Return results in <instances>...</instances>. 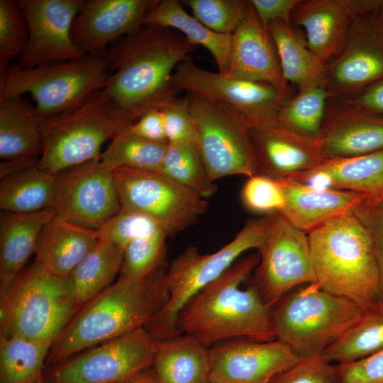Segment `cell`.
Returning <instances> with one entry per match:
<instances>
[{
	"label": "cell",
	"instance_id": "cell-1",
	"mask_svg": "<svg viewBox=\"0 0 383 383\" xmlns=\"http://www.w3.org/2000/svg\"><path fill=\"white\" fill-rule=\"evenodd\" d=\"M195 48L173 29L143 25L106 52L103 58L111 74L104 89L136 121L177 96L172 74Z\"/></svg>",
	"mask_w": 383,
	"mask_h": 383
},
{
	"label": "cell",
	"instance_id": "cell-2",
	"mask_svg": "<svg viewBox=\"0 0 383 383\" xmlns=\"http://www.w3.org/2000/svg\"><path fill=\"white\" fill-rule=\"evenodd\" d=\"M259 262L258 252L240 257L194 296L177 316L179 334L191 335L207 348L235 338L276 340L272 306L250 279Z\"/></svg>",
	"mask_w": 383,
	"mask_h": 383
},
{
	"label": "cell",
	"instance_id": "cell-3",
	"mask_svg": "<svg viewBox=\"0 0 383 383\" xmlns=\"http://www.w3.org/2000/svg\"><path fill=\"white\" fill-rule=\"evenodd\" d=\"M168 264L138 279L120 277L82 306L53 343L50 364L145 328L168 299L165 276Z\"/></svg>",
	"mask_w": 383,
	"mask_h": 383
},
{
	"label": "cell",
	"instance_id": "cell-4",
	"mask_svg": "<svg viewBox=\"0 0 383 383\" xmlns=\"http://www.w3.org/2000/svg\"><path fill=\"white\" fill-rule=\"evenodd\" d=\"M316 284L367 310L377 306L379 267L372 236L353 214L332 218L308 233Z\"/></svg>",
	"mask_w": 383,
	"mask_h": 383
},
{
	"label": "cell",
	"instance_id": "cell-5",
	"mask_svg": "<svg viewBox=\"0 0 383 383\" xmlns=\"http://www.w3.org/2000/svg\"><path fill=\"white\" fill-rule=\"evenodd\" d=\"M134 122L102 89L68 111L40 118L39 166L57 174L95 160L106 140Z\"/></svg>",
	"mask_w": 383,
	"mask_h": 383
},
{
	"label": "cell",
	"instance_id": "cell-6",
	"mask_svg": "<svg viewBox=\"0 0 383 383\" xmlns=\"http://www.w3.org/2000/svg\"><path fill=\"white\" fill-rule=\"evenodd\" d=\"M0 296V337L53 345L79 309L67 278L50 273L35 261Z\"/></svg>",
	"mask_w": 383,
	"mask_h": 383
},
{
	"label": "cell",
	"instance_id": "cell-7",
	"mask_svg": "<svg viewBox=\"0 0 383 383\" xmlns=\"http://www.w3.org/2000/svg\"><path fill=\"white\" fill-rule=\"evenodd\" d=\"M365 311L322 290L316 283L309 284L292 290L272 306L275 337L300 359L320 357L362 318Z\"/></svg>",
	"mask_w": 383,
	"mask_h": 383
},
{
	"label": "cell",
	"instance_id": "cell-8",
	"mask_svg": "<svg viewBox=\"0 0 383 383\" xmlns=\"http://www.w3.org/2000/svg\"><path fill=\"white\" fill-rule=\"evenodd\" d=\"M266 216L246 221L233 239L217 251L201 254L190 246L168 264L165 285L168 299L145 326L156 341L177 336V318L185 304L198 292L225 272L248 250H258L267 231Z\"/></svg>",
	"mask_w": 383,
	"mask_h": 383
},
{
	"label": "cell",
	"instance_id": "cell-9",
	"mask_svg": "<svg viewBox=\"0 0 383 383\" xmlns=\"http://www.w3.org/2000/svg\"><path fill=\"white\" fill-rule=\"evenodd\" d=\"M106 61L90 55L30 69L16 63L0 75V98L30 94L40 118L68 111L104 89L110 76Z\"/></svg>",
	"mask_w": 383,
	"mask_h": 383
},
{
	"label": "cell",
	"instance_id": "cell-10",
	"mask_svg": "<svg viewBox=\"0 0 383 383\" xmlns=\"http://www.w3.org/2000/svg\"><path fill=\"white\" fill-rule=\"evenodd\" d=\"M194 140L212 182L257 174L253 147L242 116L233 107L189 94Z\"/></svg>",
	"mask_w": 383,
	"mask_h": 383
},
{
	"label": "cell",
	"instance_id": "cell-11",
	"mask_svg": "<svg viewBox=\"0 0 383 383\" xmlns=\"http://www.w3.org/2000/svg\"><path fill=\"white\" fill-rule=\"evenodd\" d=\"M121 208L155 221L172 236L195 224L207 211L206 199L154 171L113 170Z\"/></svg>",
	"mask_w": 383,
	"mask_h": 383
},
{
	"label": "cell",
	"instance_id": "cell-12",
	"mask_svg": "<svg viewBox=\"0 0 383 383\" xmlns=\"http://www.w3.org/2000/svg\"><path fill=\"white\" fill-rule=\"evenodd\" d=\"M267 231L258 248L260 262L250 279L263 301L273 306L302 284L316 283L308 234L279 212L266 214Z\"/></svg>",
	"mask_w": 383,
	"mask_h": 383
},
{
	"label": "cell",
	"instance_id": "cell-13",
	"mask_svg": "<svg viewBox=\"0 0 383 383\" xmlns=\"http://www.w3.org/2000/svg\"><path fill=\"white\" fill-rule=\"evenodd\" d=\"M157 341L145 328L55 365L50 383H125L152 367Z\"/></svg>",
	"mask_w": 383,
	"mask_h": 383
},
{
	"label": "cell",
	"instance_id": "cell-14",
	"mask_svg": "<svg viewBox=\"0 0 383 383\" xmlns=\"http://www.w3.org/2000/svg\"><path fill=\"white\" fill-rule=\"evenodd\" d=\"M56 215L98 231L121 209L113 171L99 157L56 174Z\"/></svg>",
	"mask_w": 383,
	"mask_h": 383
},
{
	"label": "cell",
	"instance_id": "cell-15",
	"mask_svg": "<svg viewBox=\"0 0 383 383\" xmlns=\"http://www.w3.org/2000/svg\"><path fill=\"white\" fill-rule=\"evenodd\" d=\"M381 10L358 16L342 51L326 65L325 85L331 98H353L383 80Z\"/></svg>",
	"mask_w": 383,
	"mask_h": 383
},
{
	"label": "cell",
	"instance_id": "cell-16",
	"mask_svg": "<svg viewBox=\"0 0 383 383\" xmlns=\"http://www.w3.org/2000/svg\"><path fill=\"white\" fill-rule=\"evenodd\" d=\"M28 40L16 64L22 68L79 60L87 55L73 42V21L85 0H18Z\"/></svg>",
	"mask_w": 383,
	"mask_h": 383
},
{
	"label": "cell",
	"instance_id": "cell-17",
	"mask_svg": "<svg viewBox=\"0 0 383 383\" xmlns=\"http://www.w3.org/2000/svg\"><path fill=\"white\" fill-rule=\"evenodd\" d=\"M172 83L179 91L228 105L245 118L276 116L292 96L291 89L282 91L268 83L225 77L204 70L189 59L176 67Z\"/></svg>",
	"mask_w": 383,
	"mask_h": 383
},
{
	"label": "cell",
	"instance_id": "cell-18",
	"mask_svg": "<svg viewBox=\"0 0 383 383\" xmlns=\"http://www.w3.org/2000/svg\"><path fill=\"white\" fill-rule=\"evenodd\" d=\"M242 117L253 147L257 174L286 180L311 171L326 160L317 138L287 128L275 116Z\"/></svg>",
	"mask_w": 383,
	"mask_h": 383
},
{
	"label": "cell",
	"instance_id": "cell-19",
	"mask_svg": "<svg viewBox=\"0 0 383 383\" xmlns=\"http://www.w3.org/2000/svg\"><path fill=\"white\" fill-rule=\"evenodd\" d=\"M382 7L383 0H301L291 24L304 30L308 48L326 66L342 51L355 19Z\"/></svg>",
	"mask_w": 383,
	"mask_h": 383
},
{
	"label": "cell",
	"instance_id": "cell-20",
	"mask_svg": "<svg viewBox=\"0 0 383 383\" xmlns=\"http://www.w3.org/2000/svg\"><path fill=\"white\" fill-rule=\"evenodd\" d=\"M210 357L211 382L215 383H268L276 374L300 360L277 339L226 340L210 348Z\"/></svg>",
	"mask_w": 383,
	"mask_h": 383
},
{
	"label": "cell",
	"instance_id": "cell-21",
	"mask_svg": "<svg viewBox=\"0 0 383 383\" xmlns=\"http://www.w3.org/2000/svg\"><path fill=\"white\" fill-rule=\"evenodd\" d=\"M157 0H87L71 29L73 42L87 55L102 58L109 45L142 26Z\"/></svg>",
	"mask_w": 383,
	"mask_h": 383
},
{
	"label": "cell",
	"instance_id": "cell-22",
	"mask_svg": "<svg viewBox=\"0 0 383 383\" xmlns=\"http://www.w3.org/2000/svg\"><path fill=\"white\" fill-rule=\"evenodd\" d=\"M317 140L325 160L383 150V115L330 97Z\"/></svg>",
	"mask_w": 383,
	"mask_h": 383
},
{
	"label": "cell",
	"instance_id": "cell-23",
	"mask_svg": "<svg viewBox=\"0 0 383 383\" xmlns=\"http://www.w3.org/2000/svg\"><path fill=\"white\" fill-rule=\"evenodd\" d=\"M231 36L227 72L223 76L262 82L282 91L290 90L267 28L260 22L250 1Z\"/></svg>",
	"mask_w": 383,
	"mask_h": 383
},
{
	"label": "cell",
	"instance_id": "cell-24",
	"mask_svg": "<svg viewBox=\"0 0 383 383\" xmlns=\"http://www.w3.org/2000/svg\"><path fill=\"white\" fill-rule=\"evenodd\" d=\"M284 195V206L278 211L295 228L309 233L325 222L353 213L367 197L347 190H316L286 180H278Z\"/></svg>",
	"mask_w": 383,
	"mask_h": 383
},
{
	"label": "cell",
	"instance_id": "cell-25",
	"mask_svg": "<svg viewBox=\"0 0 383 383\" xmlns=\"http://www.w3.org/2000/svg\"><path fill=\"white\" fill-rule=\"evenodd\" d=\"M99 240L97 231L57 215L43 226L35 250V262L50 273L68 278Z\"/></svg>",
	"mask_w": 383,
	"mask_h": 383
},
{
	"label": "cell",
	"instance_id": "cell-26",
	"mask_svg": "<svg viewBox=\"0 0 383 383\" xmlns=\"http://www.w3.org/2000/svg\"><path fill=\"white\" fill-rule=\"evenodd\" d=\"M56 212L53 207L28 213L2 211L0 216V296L35 253L43 226Z\"/></svg>",
	"mask_w": 383,
	"mask_h": 383
},
{
	"label": "cell",
	"instance_id": "cell-27",
	"mask_svg": "<svg viewBox=\"0 0 383 383\" xmlns=\"http://www.w3.org/2000/svg\"><path fill=\"white\" fill-rule=\"evenodd\" d=\"M152 367L160 383H209L210 348L187 334L157 341Z\"/></svg>",
	"mask_w": 383,
	"mask_h": 383
},
{
	"label": "cell",
	"instance_id": "cell-28",
	"mask_svg": "<svg viewBox=\"0 0 383 383\" xmlns=\"http://www.w3.org/2000/svg\"><path fill=\"white\" fill-rule=\"evenodd\" d=\"M40 117L21 97L0 98V157H40Z\"/></svg>",
	"mask_w": 383,
	"mask_h": 383
},
{
	"label": "cell",
	"instance_id": "cell-29",
	"mask_svg": "<svg viewBox=\"0 0 383 383\" xmlns=\"http://www.w3.org/2000/svg\"><path fill=\"white\" fill-rule=\"evenodd\" d=\"M143 25L156 26L180 32L191 43L201 45L213 56L218 73L226 75L231 51V35L209 29L187 13L177 0H161L146 15Z\"/></svg>",
	"mask_w": 383,
	"mask_h": 383
},
{
	"label": "cell",
	"instance_id": "cell-30",
	"mask_svg": "<svg viewBox=\"0 0 383 383\" xmlns=\"http://www.w3.org/2000/svg\"><path fill=\"white\" fill-rule=\"evenodd\" d=\"M267 28L287 83L294 84L299 91L325 85L326 66L309 50L306 40L295 32L292 24L274 21Z\"/></svg>",
	"mask_w": 383,
	"mask_h": 383
},
{
	"label": "cell",
	"instance_id": "cell-31",
	"mask_svg": "<svg viewBox=\"0 0 383 383\" xmlns=\"http://www.w3.org/2000/svg\"><path fill=\"white\" fill-rule=\"evenodd\" d=\"M123 250L111 241L99 240L67 278L69 287L80 309L114 282L120 273Z\"/></svg>",
	"mask_w": 383,
	"mask_h": 383
},
{
	"label": "cell",
	"instance_id": "cell-32",
	"mask_svg": "<svg viewBox=\"0 0 383 383\" xmlns=\"http://www.w3.org/2000/svg\"><path fill=\"white\" fill-rule=\"evenodd\" d=\"M56 174L39 164L1 178L0 208L2 211L28 213L52 207Z\"/></svg>",
	"mask_w": 383,
	"mask_h": 383
},
{
	"label": "cell",
	"instance_id": "cell-33",
	"mask_svg": "<svg viewBox=\"0 0 383 383\" xmlns=\"http://www.w3.org/2000/svg\"><path fill=\"white\" fill-rule=\"evenodd\" d=\"M328 177L333 189L383 198V150L351 157L327 159L313 169Z\"/></svg>",
	"mask_w": 383,
	"mask_h": 383
},
{
	"label": "cell",
	"instance_id": "cell-34",
	"mask_svg": "<svg viewBox=\"0 0 383 383\" xmlns=\"http://www.w3.org/2000/svg\"><path fill=\"white\" fill-rule=\"evenodd\" d=\"M50 343L22 337H0V383H35L43 379V369Z\"/></svg>",
	"mask_w": 383,
	"mask_h": 383
},
{
	"label": "cell",
	"instance_id": "cell-35",
	"mask_svg": "<svg viewBox=\"0 0 383 383\" xmlns=\"http://www.w3.org/2000/svg\"><path fill=\"white\" fill-rule=\"evenodd\" d=\"M383 350V309H367L362 318L322 353L328 362L348 363Z\"/></svg>",
	"mask_w": 383,
	"mask_h": 383
},
{
	"label": "cell",
	"instance_id": "cell-36",
	"mask_svg": "<svg viewBox=\"0 0 383 383\" xmlns=\"http://www.w3.org/2000/svg\"><path fill=\"white\" fill-rule=\"evenodd\" d=\"M158 172L205 199L217 191L195 140L168 143Z\"/></svg>",
	"mask_w": 383,
	"mask_h": 383
},
{
	"label": "cell",
	"instance_id": "cell-37",
	"mask_svg": "<svg viewBox=\"0 0 383 383\" xmlns=\"http://www.w3.org/2000/svg\"><path fill=\"white\" fill-rule=\"evenodd\" d=\"M167 145L135 135L126 127L111 139L99 160L113 171L128 168L158 172Z\"/></svg>",
	"mask_w": 383,
	"mask_h": 383
},
{
	"label": "cell",
	"instance_id": "cell-38",
	"mask_svg": "<svg viewBox=\"0 0 383 383\" xmlns=\"http://www.w3.org/2000/svg\"><path fill=\"white\" fill-rule=\"evenodd\" d=\"M331 97L325 85H318L287 98L276 113L277 120L301 135L317 138Z\"/></svg>",
	"mask_w": 383,
	"mask_h": 383
},
{
	"label": "cell",
	"instance_id": "cell-39",
	"mask_svg": "<svg viewBox=\"0 0 383 383\" xmlns=\"http://www.w3.org/2000/svg\"><path fill=\"white\" fill-rule=\"evenodd\" d=\"M167 237L165 231H160L131 241L123 251L120 277L142 278L167 265Z\"/></svg>",
	"mask_w": 383,
	"mask_h": 383
},
{
	"label": "cell",
	"instance_id": "cell-40",
	"mask_svg": "<svg viewBox=\"0 0 383 383\" xmlns=\"http://www.w3.org/2000/svg\"><path fill=\"white\" fill-rule=\"evenodd\" d=\"M28 40L26 18L18 1L0 0V75L24 52Z\"/></svg>",
	"mask_w": 383,
	"mask_h": 383
},
{
	"label": "cell",
	"instance_id": "cell-41",
	"mask_svg": "<svg viewBox=\"0 0 383 383\" xmlns=\"http://www.w3.org/2000/svg\"><path fill=\"white\" fill-rule=\"evenodd\" d=\"M193 16L212 31L232 35L242 21L249 1L185 0Z\"/></svg>",
	"mask_w": 383,
	"mask_h": 383
},
{
	"label": "cell",
	"instance_id": "cell-42",
	"mask_svg": "<svg viewBox=\"0 0 383 383\" xmlns=\"http://www.w3.org/2000/svg\"><path fill=\"white\" fill-rule=\"evenodd\" d=\"M165 231L152 219L123 208L98 231L106 238L123 250L133 240Z\"/></svg>",
	"mask_w": 383,
	"mask_h": 383
},
{
	"label": "cell",
	"instance_id": "cell-43",
	"mask_svg": "<svg viewBox=\"0 0 383 383\" xmlns=\"http://www.w3.org/2000/svg\"><path fill=\"white\" fill-rule=\"evenodd\" d=\"M241 199L250 211L266 214L279 211L285 203L280 182L261 174L248 177L242 189Z\"/></svg>",
	"mask_w": 383,
	"mask_h": 383
},
{
	"label": "cell",
	"instance_id": "cell-44",
	"mask_svg": "<svg viewBox=\"0 0 383 383\" xmlns=\"http://www.w3.org/2000/svg\"><path fill=\"white\" fill-rule=\"evenodd\" d=\"M353 213L366 227L374 242L379 274L377 306L383 309V198H367Z\"/></svg>",
	"mask_w": 383,
	"mask_h": 383
},
{
	"label": "cell",
	"instance_id": "cell-45",
	"mask_svg": "<svg viewBox=\"0 0 383 383\" xmlns=\"http://www.w3.org/2000/svg\"><path fill=\"white\" fill-rule=\"evenodd\" d=\"M268 383H336L333 365L322 356L300 359L276 374Z\"/></svg>",
	"mask_w": 383,
	"mask_h": 383
},
{
	"label": "cell",
	"instance_id": "cell-46",
	"mask_svg": "<svg viewBox=\"0 0 383 383\" xmlns=\"http://www.w3.org/2000/svg\"><path fill=\"white\" fill-rule=\"evenodd\" d=\"M160 109L169 143L194 140V131L187 97L182 99L176 96Z\"/></svg>",
	"mask_w": 383,
	"mask_h": 383
},
{
	"label": "cell",
	"instance_id": "cell-47",
	"mask_svg": "<svg viewBox=\"0 0 383 383\" xmlns=\"http://www.w3.org/2000/svg\"><path fill=\"white\" fill-rule=\"evenodd\" d=\"M333 368L336 383H383V350Z\"/></svg>",
	"mask_w": 383,
	"mask_h": 383
},
{
	"label": "cell",
	"instance_id": "cell-48",
	"mask_svg": "<svg viewBox=\"0 0 383 383\" xmlns=\"http://www.w3.org/2000/svg\"><path fill=\"white\" fill-rule=\"evenodd\" d=\"M301 0H251L260 22L265 27L274 21L291 24V15Z\"/></svg>",
	"mask_w": 383,
	"mask_h": 383
},
{
	"label": "cell",
	"instance_id": "cell-49",
	"mask_svg": "<svg viewBox=\"0 0 383 383\" xmlns=\"http://www.w3.org/2000/svg\"><path fill=\"white\" fill-rule=\"evenodd\" d=\"M127 128L133 134L144 139L159 143L167 142L160 109L148 111Z\"/></svg>",
	"mask_w": 383,
	"mask_h": 383
},
{
	"label": "cell",
	"instance_id": "cell-50",
	"mask_svg": "<svg viewBox=\"0 0 383 383\" xmlns=\"http://www.w3.org/2000/svg\"><path fill=\"white\" fill-rule=\"evenodd\" d=\"M342 99L371 113L383 115V80L370 85L353 98Z\"/></svg>",
	"mask_w": 383,
	"mask_h": 383
},
{
	"label": "cell",
	"instance_id": "cell-51",
	"mask_svg": "<svg viewBox=\"0 0 383 383\" xmlns=\"http://www.w3.org/2000/svg\"><path fill=\"white\" fill-rule=\"evenodd\" d=\"M40 157L31 156L5 160L0 163V179L39 164Z\"/></svg>",
	"mask_w": 383,
	"mask_h": 383
},
{
	"label": "cell",
	"instance_id": "cell-52",
	"mask_svg": "<svg viewBox=\"0 0 383 383\" xmlns=\"http://www.w3.org/2000/svg\"><path fill=\"white\" fill-rule=\"evenodd\" d=\"M125 383H160L152 367L143 370L140 373Z\"/></svg>",
	"mask_w": 383,
	"mask_h": 383
},
{
	"label": "cell",
	"instance_id": "cell-53",
	"mask_svg": "<svg viewBox=\"0 0 383 383\" xmlns=\"http://www.w3.org/2000/svg\"><path fill=\"white\" fill-rule=\"evenodd\" d=\"M35 383H48V382H47V381H45V380H44L43 379H41V380H40V381H38V382H37Z\"/></svg>",
	"mask_w": 383,
	"mask_h": 383
},
{
	"label": "cell",
	"instance_id": "cell-54",
	"mask_svg": "<svg viewBox=\"0 0 383 383\" xmlns=\"http://www.w3.org/2000/svg\"><path fill=\"white\" fill-rule=\"evenodd\" d=\"M381 12H382V16H383V7H382V10H381Z\"/></svg>",
	"mask_w": 383,
	"mask_h": 383
},
{
	"label": "cell",
	"instance_id": "cell-55",
	"mask_svg": "<svg viewBox=\"0 0 383 383\" xmlns=\"http://www.w3.org/2000/svg\"><path fill=\"white\" fill-rule=\"evenodd\" d=\"M209 383H215V382H209Z\"/></svg>",
	"mask_w": 383,
	"mask_h": 383
}]
</instances>
